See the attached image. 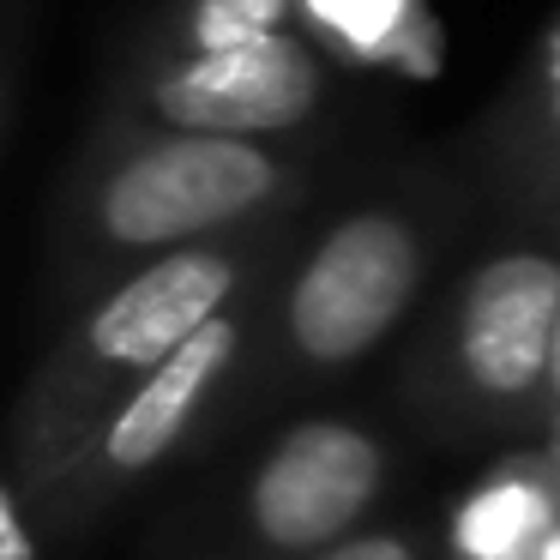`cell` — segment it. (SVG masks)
<instances>
[{"mask_svg":"<svg viewBox=\"0 0 560 560\" xmlns=\"http://www.w3.org/2000/svg\"><path fill=\"white\" fill-rule=\"evenodd\" d=\"M307 560H428V542L410 530V524H362L343 542L319 548Z\"/></svg>","mask_w":560,"mask_h":560,"instance_id":"obj_12","label":"cell"},{"mask_svg":"<svg viewBox=\"0 0 560 560\" xmlns=\"http://www.w3.org/2000/svg\"><path fill=\"white\" fill-rule=\"evenodd\" d=\"M302 218L145 259L67 307L61 326L43 343L37 368H31L25 392H19L13 416H7V458H13L7 482L19 494L43 482L151 368L170 362L230 302L254 295L290 254Z\"/></svg>","mask_w":560,"mask_h":560,"instance_id":"obj_3","label":"cell"},{"mask_svg":"<svg viewBox=\"0 0 560 560\" xmlns=\"http://www.w3.org/2000/svg\"><path fill=\"white\" fill-rule=\"evenodd\" d=\"M446 560H458V555H446Z\"/></svg>","mask_w":560,"mask_h":560,"instance_id":"obj_17","label":"cell"},{"mask_svg":"<svg viewBox=\"0 0 560 560\" xmlns=\"http://www.w3.org/2000/svg\"><path fill=\"white\" fill-rule=\"evenodd\" d=\"M0 121H7V61H0Z\"/></svg>","mask_w":560,"mask_h":560,"instance_id":"obj_15","label":"cell"},{"mask_svg":"<svg viewBox=\"0 0 560 560\" xmlns=\"http://www.w3.org/2000/svg\"><path fill=\"white\" fill-rule=\"evenodd\" d=\"M295 0H158L127 37V55H218L290 37Z\"/></svg>","mask_w":560,"mask_h":560,"instance_id":"obj_11","label":"cell"},{"mask_svg":"<svg viewBox=\"0 0 560 560\" xmlns=\"http://www.w3.org/2000/svg\"><path fill=\"white\" fill-rule=\"evenodd\" d=\"M326 139H211L91 121L49 223L55 307L145 259L302 218L326 187Z\"/></svg>","mask_w":560,"mask_h":560,"instance_id":"obj_2","label":"cell"},{"mask_svg":"<svg viewBox=\"0 0 560 560\" xmlns=\"http://www.w3.org/2000/svg\"><path fill=\"white\" fill-rule=\"evenodd\" d=\"M392 440L343 410L295 416L223 500V560H307L386 500Z\"/></svg>","mask_w":560,"mask_h":560,"instance_id":"obj_7","label":"cell"},{"mask_svg":"<svg viewBox=\"0 0 560 560\" xmlns=\"http://www.w3.org/2000/svg\"><path fill=\"white\" fill-rule=\"evenodd\" d=\"M476 211L482 206L452 163H404L326 211L314 199L259 295L230 428L259 404L319 392L386 350L428 307Z\"/></svg>","mask_w":560,"mask_h":560,"instance_id":"obj_1","label":"cell"},{"mask_svg":"<svg viewBox=\"0 0 560 560\" xmlns=\"http://www.w3.org/2000/svg\"><path fill=\"white\" fill-rule=\"evenodd\" d=\"M0 560H43V536L31 524V506L7 476H0Z\"/></svg>","mask_w":560,"mask_h":560,"instance_id":"obj_13","label":"cell"},{"mask_svg":"<svg viewBox=\"0 0 560 560\" xmlns=\"http://www.w3.org/2000/svg\"><path fill=\"white\" fill-rule=\"evenodd\" d=\"M548 242H555V247H560V218H555V230H548Z\"/></svg>","mask_w":560,"mask_h":560,"instance_id":"obj_16","label":"cell"},{"mask_svg":"<svg viewBox=\"0 0 560 560\" xmlns=\"http://www.w3.org/2000/svg\"><path fill=\"white\" fill-rule=\"evenodd\" d=\"M295 37L338 79L428 85L446 67L434 0H295Z\"/></svg>","mask_w":560,"mask_h":560,"instance_id":"obj_9","label":"cell"},{"mask_svg":"<svg viewBox=\"0 0 560 560\" xmlns=\"http://www.w3.org/2000/svg\"><path fill=\"white\" fill-rule=\"evenodd\" d=\"M458 175L470 182L476 206H506L512 218L555 230L560 218V7L524 49L506 91L470 127Z\"/></svg>","mask_w":560,"mask_h":560,"instance_id":"obj_8","label":"cell"},{"mask_svg":"<svg viewBox=\"0 0 560 560\" xmlns=\"http://www.w3.org/2000/svg\"><path fill=\"white\" fill-rule=\"evenodd\" d=\"M560 247L506 235L452 271L404 362V398L446 440H548Z\"/></svg>","mask_w":560,"mask_h":560,"instance_id":"obj_4","label":"cell"},{"mask_svg":"<svg viewBox=\"0 0 560 560\" xmlns=\"http://www.w3.org/2000/svg\"><path fill=\"white\" fill-rule=\"evenodd\" d=\"M560 530V458L512 452L452 518L458 560H542Z\"/></svg>","mask_w":560,"mask_h":560,"instance_id":"obj_10","label":"cell"},{"mask_svg":"<svg viewBox=\"0 0 560 560\" xmlns=\"http://www.w3.org/2000/svg\"><path fill=\"white\" fill-rule=\"evenodd\" d=\"M343 79L302 37L218 55H127L103 85L97 121L211 139H326Z\"/></svg>","mask_w":560,"mask_h":560,"instance_id":"obj_6","label":"cell"},{"mask_svg":"<svg viewBox=\"0 0 560 560\" xmlns=\"http://www.w3.org/2000/svg\"><path fill=\"white\" fill-rule=\"evenodd\" d=\"M548 452L560 458V314H555V338H548Z\"/></svg>","mask_w":560,"mask_h":560,"instance_id":"obj_14","label":"cell"},{"mask_svg":"<svg viewBox=\"0 0 560 560\" xmlns=\"http://www.w3.org/2000/svg\"><path fill=\"white\" fill-rule=\"evenodd\" d=\"M259 295H266V283L242 302H230L218 319H206L43 482L25 488L37 536H85L127 494H139L151 476H163L170 464H182L187 452L206 446L218 428H230L235 380L247 368L254 326H259Z\"/></svg>","mask_w":560,"mask_h":560,"instance_id":"obj_5","label":"cell"}]
</instances>
